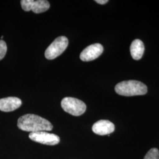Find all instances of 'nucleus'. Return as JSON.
Listing matches in <instances>:
<instances>
[{
    "mask_svg": "<svg viewBox=\"0 0 159 159\" xmlns=\"http://www.w3.org/2000/svg\"><path fill=\"white\" fill-rule=\"evenodd\" d=\"M17 126L20 130L30 133L51 131L53 128V125L48 120L32 114L20 117L18 120Z\"/></svg>",
    "mask_w": 159,
    "mask_h": 159,
    "instance_id": "nucleus-1",
    "label": "nucleus"
},
{
    "mask_svg": "<svg viewBox=\"0 0 159 159\" xmlns=\"http://www.w3.org/2000/svg\"><path fill=\"white\" fill-rule=\"evenodd\" d=\"M115 91L121 96H134L144 95L148 92L147 86L136 80L121 81L115 87Z\"/></svg>",
    "mask_w": 159,
    "mask_h": 159,
    "instance_id": "nucleus-2",
    "label": "nucleus"
},
{
    "mask_svg": "<svg viewBox=\"0 0 159 159\" xmlns=\"http://www.w3.org/2000/svg\"><path fill=\"white\" fill-rule=\"evenodd\" d=\"M63 110L74 116H80L86 110L85 103L79 99L73 97H65L61 102Z\"/></svg>",
    "mask_w": 159,
    "mask_h": 159,
    "instance_id": "nucleus-3",
    "label": "nucleus"
},
{
    "mask_svg": "<svg viewBox=\"0 0 159 159\" xmlns=\"http://www.w3.org/2000/svg\"><path fill=\"white\" fill-rule=\"evenodd\" d=\"M68 39L65 36L57 37L45 51V57L48 60H53L60 56L68 47Z\"/></svg>",
    "mask_w": 159,
    "mask_h": 159,
    "instance_id": "nucleus-4",
    "label": "nucleus"
},
{
    "mask_svg": "<svg viewBox=\"0 0 159 159\" xmlns=\"http://www.w3.org/2000/svg\"><path fill=\"white\" fill-rule=\"evenodd\" d=\"M29 138L35 142L49 146L56 145L60 142V137L57 135L44 131L30 133Z\"/></svg>",
    "mask_w": 159,
    "mask_h": 159,
    "instance_id": "nucleus-5",
    "label": "nucleus"
},
{
    "mask_svg": "<svg viewBox=\"0 0 159 159\" xmlns=\"http://www.w3.org/2000/svg\"><path fill=\"white\" fill-rule=\"evenodd\" d=\"M20 2L23 10L25 11L32 10L35 14L46 11L50 7V2L47 0H22Z\"/></svg>",
    "mask_w": 159,
    "mask_h": 159,
    "instance_id": "nucleus-6",
    "label": "nucleus"
},
{
    "mask_svg": "<svg viewBox=\"0 0 159 159\" xmlns=\"http://www.w3.org/2000/svg\"><path fill=\"white\" fill-rule=\"evenodd\" d=\"M103 52L102 44L96 43L88 46L81 52L80 58L83 61H90L101 56Z\"/></svg>",
    "mask_w": 159,
    "mask_h": 159,
    "instance_id": "nucleus-7",
    "label": "nucleus"
},
{
    "mask_svg": "<svg viewBox=\"0 0 159 159\" xmlns=\"http://www.w3.org/2000/svg\"><path fill=\"white\" fill-rule=\"evenodd\" d=\"M115 130L113 123L106 120H100L95 123L93 127L92 130L98 135L104 136L112 133Z\"/></svg>",
    "mask_w": 159,
    "mask_h": 159,
    "instance_id": "nucleus-8",
    "label": "nucleus"
},
{
    "mask_svg": "<svg viewBox=\"0 0 159 159\" xmlns=\"http://www.w3.org/2000/svg\"><path fill=\"white\" fill-rule=\"evenodd\" d=\"M22 104L21 100L17 97H9L0 99V110L10 112L17 110Z\"/></svg>",
    "mask_w": 159,
    "mask_h": 159,
    "instance_id": "nucleus-9",
    "label": "nucleus"
},
{
    "mask_svg": "<svg viewBox=\"0 0 159 159\" xmlns=\"http://www.w3.org/2000/svg\"><path fill=\"white\" fill-rule=\"evenodd\" d=\"M144 52V46L141 40H134L130 46V53L131 57L135 60L142 58Z\"/></svg>",
    "mask_w": 159,
    "mask_h": 159,
    "instance_id": "nucleus-10",
    "label": "nucleus"
},
{
    "mask_svg": "<svg viewBox=\"0 0 159 159\" xmlns=\"http://www.w3.org/2000/svg\"><path fill=\"white\" fill-rule=\"evenodd\" d=\"M144 159H159V150L156 148H151L146 154Z\"/></svg>",
    "mask_w": 159,
    "mask_h": 159,
    "instance_id": "nucleus-11",
    "label": "nucleus"
},
{
    "mask_svg": "<svg viewBox=\"0 0 159 159\" xmlns=\"http://www.w3.org/2000/svg\"><path fill=\"white\" fill-rule=\"evenodd\" d=\"M7 51V46L6 42L3 40H0V60H1L6 56Z\"/></svg>",
    "mask_w": 159,
    "mask_h": 159,
    "instance_id": "nucleus-12",
    "label": "nucleus"
},
{
    "mask_svg": "<svg viewBox=\"0 0 159 159\" xmlns=\"http://www.w3.org/2000/svg\"><path fill=\"white\" fill-rule=\"evenodd\" d=\"M97 3L99 4H106L107 2H108V0H96L95 1Z\"/></svg>",
    "mask_w": 159,
    "mask_h": 159,
    "instance_id": "nucleus-13",
    "label": "nucleus"
},
{
    "mask_svg": "<svg viewBox=\"0 0 159 159\" xmlns=\"http://www.w3.org/2000/svg\"><path fill=\"white\" fill-rule=\"evenodd\" d=\"M3 37H3V36H1V39H3Z\"/></svg>",
    "mask_w": 159,
    "mask_h": 159,
    "instance_id": "nucleus-14",
    "label": "nucleus"
}]
</instances>
